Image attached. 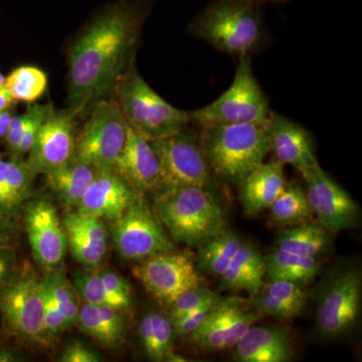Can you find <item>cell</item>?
Masks as SVG:
<instances>
[{
    "instance_id": "cell-28",
    "label": "cell",
    "mask_w": 362,
    "mask_h": 362,
    "mask_svg": "<svg viewBox=\"0 0 362 362\" xmlns=\"http://www.w3.org/2000/svg\"><path fill=\"white\" fill-rule=\"evenodd\" d=\"M4 86L16 101L35 103L47 90V74L37 66H18L6 77Z\"/></svg>"
},
{
    "instance_id": "cell-18",
    "label": "cell",
    "mask_w": 362,
    "mask_h": 362,
    "mask_svg": "<svg viewBox=\"0 0 362 362\" xmlns=\"http://www.w3.org/2000/svg\"><path fill=\"white\" fill-rule=\"evenodd\" d=\"M112 170L138 192H161L160 164L148 140L128 125L127 138Z\"/></svg>"
},
{
    "instance_id": "cell-36",
    "label": "cell",
    "mask_w": 362,
    "mask_h": 362,
    "mask_svg": "<svg viewBox=\"0 0 362 362\" xmlns=\"http://www.w3.org/2000/svg\"><path fill=\"white\" fill-rule=\"evenodd\" d=\"M54 109L52 103H28L25 109L28 112V122L25 124V131L18 145L16 157H21L23 154L30 152L40 126L45 122V119L51 115Z\"/></svg>"
},
{
    "instance_id": "cell-4",
    "label": "cell",
    "mask_w": 362,
    "mask_h": 362,
    "mask_svg": "<svg viewBox=\"0 0 362 362\" xmlns=\"http://www.w3.org/2000/svg\"><path fill=\"white\" fill-rule=\"evenodd\" d=\"M154 213L173 240L197 247L226 228L225 213L209 188L178 187L161 190Z\"/></svg>"
},
{
    "instance_id": "cell-11",
    "label": "cell",
    "mask_w": 362,
    "mask_h": 362,
    "mask_svg": "<svg viewBox=\"0 0 362 362\" xmlns=\"http://www.w3.org/2000/svg\"><path fill=\"white\" fill-rule=\"evenodd\" d=\"M0 313L7 329L23 339L44 341V282L25 274L0 288Z\"/></svg>"
},
{
    "instance_id": "cell-50",
    "label": "cell",
    "mask_w": 362,
    "mask_h": 362,
    "mask_svg": "<svg viewBox=\"0 0 362 362\" xmlns=\"http://www.w3.org/2000/svg\"><path fill=\"white\" fill-rule=\"evenodd\" d=\"M0 158H1V157H0Z\"/></svg>"
},
{
    "instance_id": "cell-3",
    "label": "cell",
    "mask_w": 362,
    "mask_h": 362,
    "mask_svg": "<svg viewBox=\"0 0 362 362\" xmlns=\"http://www.w3.org/2000/svg\"><path fill=\"white\" fill-rule=\"evenodd\" d=\"M201 128L199 142L214 177L239 185L271 152L265 123L225 124Z\"/></svg>"
},
{
    "instance_id": "cell-38",
    "label": "cell",
    "mask_w": 362,
    "mask_h": 362,
    "mask_svg": "<svg viewBox=\"0 0 362 362\" xmlns=\"http://www.w3.org/2000/svg\"><path fill=\"white\" fill-rule=\"evenodd\" d=\"M262 289L298 311H303L304 305L306 303V294L300 285L288 281H268V283L262 286Z\"/></svg>"
},
{
    "instance_id": "cell-32",
    "label": "cell",
    "mask_w": 362,
    "mask_h": 362,
    "mask_svg": "<svg viewBox=\"0 0 362 362\" xmlns=\"http://www.w3.org/2000/svg\"><path fill=\"white\" fill-rule=\"evenodd\" d=\"M152 323L151 346L147 356L156 361H168L169 356L173 354V322L161 314L152 312L150 313Z\"/></svg>"
},
{
    "instance_id": "cell-15",
    "label": "cell",
    "mask_w": 362,
    "mask_h": 362,
    "mask_svg": "<svg viewBox=\"0 0 362 362\" xmlns=\"http://www.w3.org/2000/svg\"><path fill=\"white\" fill-rule=\"evenodd\" d=\"M78 115L70 107L61 111L54 109L42 124L26 160L35 175H47L73 158Z\"/></svg>"
},
{
    "instance_id": "cell-17",
    "label": "cell",
    "mask_w": 362,
    "mask_h": 362,
    "mask_svg": "<svg viewBox=\"0 0 362 362\" xmlns=\"http://www.w3.org/2000/svg\"><path fill=\"white\" fill-rule=\"evenodd\" d=\"M267 131L276 161L293 166L302 177L318 165L312 136L301 124L272 111Z\"/></svg>"
},
{
    "instance_id": "cell-23",
    "label": "cell",
    "mask_w": 362,
    "mask_h": 362,
    "mask_svg": "<svg viewBox=\"0 0 362 362\" xmlns=\"http://www.w3.org/2000/svg\"><path fill=\"white\" fill-rule=\"evenodd\" d=\"M99 169L71 158L64 165L45 175L49 188L66 206L77 207L83 194Z\"/></svg>"
},
{
    "instance_id": "cell-16",
    "label": "cell",
    "mask_w": 362,
    "mask_h": 362,
    "mask_svg": "<svg viewBox=\"0 0 362 362\" xmlns=\"http://www.w3.org/2000/svg\"><path fill=\"white\" fill-rule=\"evenodd\" d=\"M25 225L33 257L45 268H54L63 261L68 240L57 209L47 199L30 202L26 206Z\"/></svg>"
},
{
    "instance_id": "cell-24",
    "label": "cell",
    "mask_w": 362,
    "mask_h": 362,
    "mask_svg": "<svg viewBox=\"0 0 362 362\" xmlns=\"http://www.w3.org/2000/svg\"><path fill=\"white\" fill-rule=\"evenodd\" d=\"M242 244L239 235L226 226L197 246L195 263L197 269L220 277L235 258Z\"/></svg>"
},
{
    "instance_id": "cell-48",
    "label": "cell",
    "mask_w": 362,
    "mask_h": 362,
    "mask_svg": "<svg viewBox=\"0 0 362 362\" xmlns=\"http://www.w3.org/2000/svg\"><path fill=\"white\" fill-rule=\"evenodd\" d=\"M251 1L256 2V4L262 6L263 4H268V2H273V4H277V2H285L288 1V0H251Z\"/></svg>"
},
{
    "instance_id": "cell-7",
    "label": "cell",
    "mask_w": 362,
    "mask_h": 362,
    "mask_svg": "<svg viewBox=\"0 0 362 362\" xmlns=\"http://www.w3.org/2000/svg\"><path fill=\"white\" fill-rule=\"evenodd\" d=\"M127 132V121L116 99L100 100L75 138L73 157L99 170L112 169L125 145Z\"/></svg>"
},
{
    "instance_id": "cell-5",
    "label": "cell",
    "mask_w": 362,
    "mask_h": 362,
    "mask_svg": "<svg viewBox=\"0 0 362 362\" xmlns=\"http://www.w3.org/2000/svg\"><path fill=\"white\" fill-rule=\"evenodd\" d=\"M114 92L128 125L145 139H159L185 129L189 113L169 104L142 78L133 62L117 81Z\"/></svg>"
},
{
    "instance_id": "cell-13",
    "label": "cell",
    "mask_w": 362,
    "mask_h": 362,
    "mask_svg": "<svg viewBox=\"0 0 362 362\" xmlns=\"http://www.w3.org/2000/svg\"><path fill=\"white\" fill-rule=\"evenodd\" d=\"M259 316L251 302L238 297L223 298L187 337L195 346L206 351L233 349Z\"/></svg>"
},
{
    "instance_id": "cell-31",
    "label": "cell",
    "mask_w": 362,
    "mask_h": 362,
    "mask_svg": "<svg viewBox=\"0 0 362 362\" xmlns=\"http://www.w3.org/2000/svg\"><path fill=\"white\" fill-rule=\"evenodd\" d=\"M64 228L66 230L68 247H70L74 258L78 263L90 268L100 265L106 255L107 247L99 246L84 233L73 226L64 225Z\"/></svg>"
},
{
    "instance_id": "cell-20",
    "label": "cell",
    "mask_w": 362,
    "mask_h": 362,
    "mask_svg": "<svg viewBox=\"0 0 362 362\" xmlns=\"http://www.w3.org/2000/svg\"><path fill=\"white\" fill-rule=\"evenodd\" d=\"M233 349L235 359L242 362H287L293 356L287 331L255 324Z\"/></svg>"
},
{
    "instance_id": "cell-6",
    "label": "cell",
    "mask_w": 362,
    "mask_h": 362,
    "mask_svg": "<svg viewBox=\"0 0 362 362\" xmlns=\"http://www.w3.org/2000/svg\"><path fill=\"white\" fill-rule=\"evenodd\" d=\"M238 59L230 87L213 103L188 112L192 123L206 127L268 121L272 113L270 102L252 71L251 57Z\"/></svg>"
},
{
    "instance_id": "cell-37",
    "label": "cell",
    "mask_w": 362,
    "mask_h": 362,
    "mask_svg": "<svg viewBox=\"0 0 362 362\" xmlns=\"http://www.w3.org/2000/svg\"><path fill=\"white\" fill-rule=\"evenodd\" d=\"M252 307L259 312V315L274 317L278 320H290L299 316L301 312L293 308L290 305L281 301L265 290H259L258 294L252 298Z\"/></svg>"
},
{
    "instance_id": "cell-21",
    "label": "cell",
    "mask_w": 362,
    "mask_h": 362,
    "mask_svg": "<svg viewBox=\"0 0 362 362\" xmlns=\"http://www.w3.org/2000/svg\"><path fill=\"white\" fill-rule=\"evenodd\" d=\"M287 185L284 165L278 161L262 163L242 181L240 201L247 214H261L270 209Z\"/></svg>"
},
{
    "instance_id": "cell-8",
    "label": "cell",
    "mask_w": 362,
    "mask_h": 362,
    "mask_svg": "<svg viewBox=\"0 0 362 362\" xmlns=\"http://www.w3.org/2000/svg\"><path fill=\"white\" fill-rule=\"evenodd\" d=\"M149 142L160 164L161 190L187 185L213 188L214 176L202 151L199 134L195 135L188 126Z\"/></svg>"
},
{
    "instance_id": "cell-43",
    "label": "cell",
    "mask_w": 362,
    "mask_h": 362,
    "mask_svg": "<svg viewBox=\"0 0 362 362\" xmlns=\"http://www.w3.org/2000/svg\"><path fill=\"white\" fill-rule=\"evenodd\" d=\"M13 257L11 247H0V288L4 287L13 279Z\"/></svg>"
},
{
    "instance_id": "cell-47",
    "label": "cell",
    "mask_w": 362,
    "mask_h": 362,
    "mask_svg": "<svg viewBox=\"0 0 362 362\" xmlns=\"http://www.w3.org/2000/svg\"><path fill=\"white\" fill-rule=\"evenodd\" d=\"M18 356L13 350L0 346V362L18 361Z\"/></svg>"
},
{
    "instance_id": "cell-39",
    "label": "cell",
    "mask_w": 362,
    "mask_h": 362,
    "mask_svg": "<svg viewBox=\"0 0 362 362\" xmlns=\"http://www.w3.org/2000/svg\"><path fill=\"white\" fill-rule=\"evenodd\" d=\"M45 294V313H44V324L45 334L47 337H56L62 331L66 329L69 325L68 319L65 314L61 311L56 302L52 300L49 296V293L45 291L44 288Z\"/></svg>"
},
{
    "instance_id": "cell-29",
    "label": "cell",
    "mask_w": 362,
    "mask_h": 362,
    "mask_svg": "<svg viewBox=\"0 0 362 362\" xmlns=\"http://www.w3.org/2000/svg\"><path fill=\"white\" fill-rule=\"evenodd\" d=\"M77 321L81 329L106 347H116L120 344L123 335L117 333L109 325L98 305L86 303L80 307Z\"/></svg>"
},
{
    "instance_id": "cell-34",
    "label": "cell",
    "mask_w": 362,
    "mask_h": 362,
    "mask_svg": "<svg viewBox=\"0 0 362 362\" xmlns=\"http://www.w3.org/2000/svg\"><path fill=\"white\" fill-rule=\"evenodd\" d=\"M223 299V297L207 289L204 286L187 290V291L181 293L180 296L169 305L171 307V321H175L180 317L187 315L190 312L206 306V305L218 303Z\"/></svg>"
},
{
    "instance_id": "cell-27",
    "label": "cell",
    "mask_w": 362,
    "mask_h": 362,
    "mask_svg": "<svg viewBox=\"0 0 362 362\" xmlns=\"http://www.w3.org/2000/svg\"><path fill=\"white\" fill-rule=\"evenodd\" d=\"M272 220L282 225H295L313 216L306 192L297 183L286 185L271 207Z\"/></svg>"
},
{
    "instance_id": "cell-42",
    "label": "cell",
    "mask_w": 362,
    "mask_h": 362,
    "mask_svg": "<svg viewBox=\"0 0 362 362\" xmlns=\"http://www.w3.org/2000/svg\"><path fill=\"white\" fill-rule=\"evenodd\" d=\"M59 361L62 362H98L100 357L83 343L74 341L64 350Z\"/></svg>"
},
{
    "instance_id": "cell-44",
    "label": "cell",
    "mask_w": 362,
    "mask_h": 362,
    "mask_svg": "<svg viewBox=\"0 0 362 362\" xmlns=\"http://www.w3.org/2000/svg\"><path fill=\"white\" fill-rule=\"evenodd\" d=\"M14 235L16 226L11 218L0 216V247H11Z\"/></svg>"
},
{
    "instance_id": "cell-26",
    "label": "cell",
    "mask_w": 362,
    "mask_h": 362,
    "mask_svg": "<svg viewBox=\"0 0 362 362\" xmlns=\"http://www.w3.org/2000/svg\"><path fill=\"white\" fill-rule=\"evenodd\" d=\"M329 240L328 230L316 223H297L281 230L277 247L293 254L316 257L324 251Z\"/></svg>"
},
{
    "instance_id": "cell-33",
    "label": "cell",
    "mask_w": 362,
    "mask_h": 362,
    "mask_svg": "<svg viewBox=\"0 0 362 362\" xmlns=\"http://www.w3.org/2000/svg\"><path fill=\"white\" fill-rule=\"evenodd\" d=\"M75 287L87 303L109 305L119 310H123L122 305L115 297L112 296L111 293L105 286L101 274H80L76 277Z\"/></svg>"
},
{
    "instance_id": "cell-1",
    "label": "cell",
    "mask_w": 362,
    "mask_h": 362,
    "mask_svg": "<svg viewBox=\"0 0 362 362\" xmlns=\"http://www.w3.org/2000/svg\"><path fill=\"white\" fill-rule=\"evenodd\" d=\"M151 0H115L85 25L68 52L70 108L82 113L113 90L135 62Z\"/></svg>"
},
{
    "instance_id": "cell-12",
    "label": "cell",
    "mask_w": 362,
    "mask_h": 362,
    "mask_svg": "<svg viewBox=\"0 0 362 362\" xmlns=\"http://www.w3.org/2000/svg\"><path fill=\"white\" fill-rule=\"evenodd\" d=\"M361 302L358 270L346 269L331 279L317 305L316 322L321 335L335 339L349 332L358 318Z\"/></svg>"
},
{
    "instance_id": "cell-22",
    "label": "cell",
    "mask_w": 362,
    "mask_h": 362,
    "mask_svg": "<svg viewBox=\"0 0 362 362\" xmlns=\"http://www.w3.org/2000/svg\"><path fill=\"white\" fill-rule=\"evenodd\" d=\"M35 175L21 157L0 158V216L13 218L25 204Z\"/></svg>"
},
{
    "instance_id": "cell-10",
    "label": "cell",
    "mask_w": 362,
    "mask_h": 362,
    "mask_svg": "<svg viewBox=\"0 0 362 362\" xmlns=\"http://www.w3.org/2000/svg\"><path fill=\"white\" fill-rule=\"evenodd\" d=\"M133 274L150 294L168 305L181 293L201 287L204 283L192 252L175 249L142 259Z\"/></svg>"
},
{
    "instance_id": "cell-46",
    "label": "cell",
    "mask_w": 362,
    "mask_h": 362,
    "mask_svg": "<svg viewBox=\"0 0 362 362\" xmlns=\"http://www.w3.org/2000/svg\"><path fill=\"white\" fill-rule=\"evenodd\" d=\"M16 100L14 99L11 93L6 86L0 87V111L7 110V109L13 108L14 104L16 103Z\"/></svg>"
},
{
    "instance_id": "cell-45",
    "label": "cell",
    "mask_w": 362,
    "mask_h": 362,
    "mask_svg": "<svg viewBox=\"0 0 362 362\" xmlns=\"http://www.w3.org/2000/svg\"><path fill=\"white\" fill-rule=\"evenodd\" d=\"M13 112L11 109L0 111V139H6L7 132L11 127V120H13Z\"/></svg>"
},
{
    "instance_id": "cell-41",
    "label": "cell",
    "mask_w": 362,
    "mask_h": 362,
    "mask_svg": "<svg viewBox=\"0 0 362 362\" xmlns=\"http://www.w3.org/2000/svg\"><path fill=\"white\" fill-rule=\"evenodd\" d=\"M214 305L216 304L206 305V306L190 312L187 315L180 317L175 321H171L175 333H177L180 337H189L206 320L207 314L209 313Z\"/></svg>"
},
{
    "instance_id": "cell-14",
    "label": "cell",
    "mask_w": 362,
    "mask_h": 362,
    "mask_svg": "<svg viewBox=\"0 0 362 362\" xmlns=\"http://www.w3.org/2000/svg\"><path fill=\"white\" fill-rule=\"evenodd\" d=\"M303 178L307 199L321 226L339 233L356 225L361 216L358 204L319 164Z\"/></svg>"
},
{
    "instance_id": "cell-40",
    "label": "cell",
    "mask_w": 362,
    "mask_h": 362,
    "mask_svg": "<svg viewBox=\"0 0 362 362\" xmlns=\"http://www.w3.org/2000/svg\"><path fill=\"white\" fill-rule=\"evenodd\" d=\"M102 279L105 286H106L108 291L111 293L112 296L116 298L123 309L128 308L130 306L131 301V288L129 283L125 279L121 277L118 274L113 273V272H103L101 273Z\"/></svg>"
},
{
    "instance_id": "cell-2",
    "label": "cell",
    "mask_w": 362,
    "mask_h": 362,
    "mask_svg": "<svg viewBox=\"0 0 362 362\" xmlns=\"http://www.w3.org/2000/svg\"><path fill=\"white\" fill-rule=\"evenodd\" d=\"M189 33L238 59L256 54L267 42L261 6L251 0H213L190 23Z\"/></svg>"
},
{
    "instance_id": "cell-35",
    "label": "cell",
    "mask_w": 362,
    "mask_h": 362,
    "mask_svg": "<svg viewBox=\"0 0 362 362\" xmlns=\"http://www.w3.org/2000/svg\"><path fill=\"white\" fill-rule=\"evenodd\" d=\"M230 263L244 272L259 287L263 286L266 271L265 258L254 245L243 243Z\"/></svg>"
},
{
    "instance_id": "cell-19",
    "label": "cell",
    "mask_w": 362,
    "mask_h": 362,
    "mask_svg": "<svg viewBox=\"0 0 362 362\" xmlns=\"http://www.w3.org/2000/svg\"><path fill=\"white\" fill-rule=\"evenodd\" d=\"M138 192L112 169L98 171L78 202V213L115 221L132 204Z\"/></svg>"
},
{
    "instance_id": "cell-9",
    "label": "cell",
    "mask_w": 362,
    "mask_h": 362,
    "mask_svg": "<svg viewBox=\"0 0 362 362\" xmlns=\"http://www.w3.org/2000/svg\"><path fill=\"white\" fill-rule=\"evenodd\" d=\"M113 238L123 258L142 259L175 249L163 225L140 192L115 220Z\"/></svg>"
},
{
    "instance_id": "cell-25",
    "label": "cell",
    "mask_w": 362,
    "mask_h": 362,
    "mask_svg": "<svg viewBox=\"0 0 362 362\" xmlns=\"http://www.w3.org/2000/svg\"><path fill=\"white\" fill-rule=\"evenodd\" d=\"M265 265L269 281H288L298 285L310 282L320 270L316 257L301 256L279 247L265 258Z\"/></svg>"
},
{
    "instance_id": "cell-49",
    "label": "cell",
    "mask_w": 362,
    "mask_h": 362,
    "mask_svg": "<svg viewBox=\"0 0 362 362\" xmlns=\"http://www.w3.org/2000/svg\"><path fill=\"white\" fill-rule=\"evenodd\" d=\"M4 82H6V77H4V74L0 71V87L4 86Z\"/></svg>"
},
{
    "instance_id": "cell-30",
    "label": "cell",
    "mask_w": 362,
    "mask_h": 362,
    "mask_svg": "<svg viewBox=\"0 0 362 362\" xmlns=\"http://www.w3.org/2000/svg\"><path fill=\"white\" fill-rule=\"evenodd\" d=\"M44 288L49 293L61 311L65 314L69 323L76 322L78 313V303L75 297L73 288L69 284L65 276L59 272L49 273L45 279Z\"/></svg>"
}]
</instances>
